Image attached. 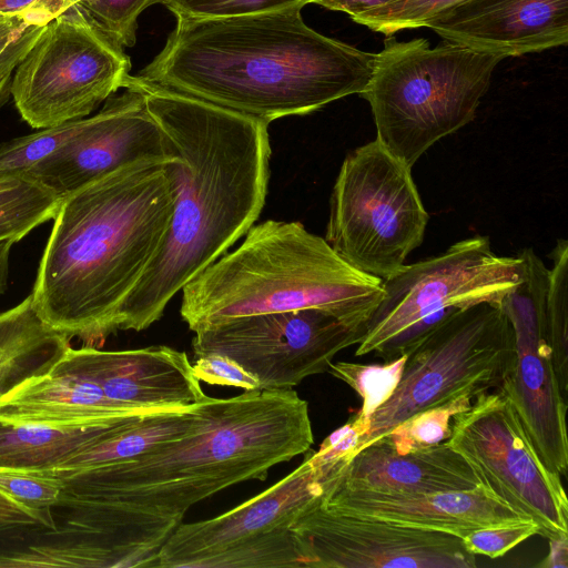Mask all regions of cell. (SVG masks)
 <instances>
[{
	"label": "cell",
	"mask_w": 568,
	"mask_h": 568,
	"mask_svg": "<svg viewBox=\"0 0 568 568\" xmlns=\"http://www.w3.org/2000/svg\"><path fill=\"white\" fill-rule=\"evenodd\" d=\"M314 443L308 403L293 389L207 396L187 433L130 459L63 479L64 529L113 550L129 567H155L160 549L196 503Z\"/></svg>",
	"instance_id": "obj_1"
},
{
	"label": "cell",
	"mask_w": 568,
	"mask_h": 568,
	"mask_svg": "<svg viewBox=\"0 0 568 568\" xmlns=\"http://www.w3.org/2000/svg\"><path fill=\"white\" fill-rule=\"evenodd\" d=\"M135 87L175 154V203L164 241L126 298L120 331L158 322L170 301L254 225L267 194L268 123L212 103Z\"/></svg>",
	"instance_id": "obj_2"
},
{
	"label": "cell",
	"mask_w": 568,
	"mask_h": 568,
	"mask_svg": "<svg viewBox=\"0 0 568 568\" xmlns=\"http://www.w3.org/2000/svg\"><path fill=\"white\" fill-rule=\"evenodd\" d=\"M301 11L178 17L163 49L124 84L192 97L268 124L361 94L375 53L315 31Z\"/></svg>",
	"instance_id": "obj_3"
},
{
	"label": "cell",
	"mask_w": 568,
	"mask_h": 568,
	"mask_svg": "<svg viewBox=\"0 0 568 568\" xmlns=\"http://www.w3.org/2000/svg\"><path fill=\"white\" fill-rule=\"evenodd\" d=\"M175 186L169 163L126 164L64 195L31 293L39 316L85 346L120 331L126 298L170 226Z\"/></svg>",
	"instance_id": "obj_4"
},
{
	"label": "cell",
	"mask_w": 568,
	"mask_h": 568,
	"mask_svg": "<svg viewBox=\"0 0 568 568\" xmlns=\"http://www.w3.org/2000/svg\"><path fill=\"white\" fill-rule=\"evenodd\" d=\"M382 280L345 262L301 222L266 220L182 288L180 315L195 332L229 318L318 308L365 326Z\"/></svg>",
	"instance_id": "obj_5"
},
{
	"label": "cell",
	"mask_w": 568,
	"mask_h": 568,
	"mask_svg": "<svg viewBox=\"0 0 568 568\" xmlns=\"http://www.w3.org/2000/svg\"><path fill=\"white\" fill-rule=\"evenodd\" d=\"M505 58L444 41L387 36L359 94L372 111L376 140L413 168L436 142L470 123Z\"/></svg>",
	"instance_id": "obj_6"
},
{
	"label": "cell",
	"mask_w": 568,
	"mask_h": 568,
	"mask_svg": "<svg viewBox=\"0 0 568 568\" xmlns=\"http://www.w3.org/2000/svg\"><path fill=\"white\" fill-rule=\"evenodd\" d=\"M348 464L323 449L274 485L216 517L181 523L158 554L162 568H305L292 525L321 503Z\"/></svg>",
	"instance_id": "obj_7"
},
{
	"label": "cell",
	"mask_w": 568,
	"mask_h": 568,
	"mask_svg": "<svg viewBox=\"0 0 568 568\" xmlns=\"http://www.w3.org/2000/svg\"><path fill=\"white\" fill-rule=\"evenodd\" d=\"M519 282L518 256L497 255L481 235L404 264L382 280L383 297L355 355L375 353L384 362L407 355L458 311L483 302L500 303Z\"/></svg>",
	"instance_id": "obj_8"
},
{
	"label": "cell",
	"mask_w": 568,
	"mask_h": 568,
	"mask_svg": "<svg viewBox=\"0 0 568 568\" xmlns=\"http://www.w3.org/2000/svg\"><path fill=\"white\" fill-rule=\"evenodd\" d=\"M515 356L514 331L500 303L458 311L406 355L396 388L371 415L356 453L416 414L500 388Z\"/></svg>",
	"instance_id": "obj_9"
},
{
	"label": "cell",
	"mask_w": 568,
	"mask_h": 568,
	"mask_svg": "<svg viewBox=\"0 0 568 568\" xmlns=\"http://www.w3.org/2000/svg\"><path fill=\"white\" fill-rule=\"evenodd\" d=\"M427 223L412 168L376 139L345 156L324 236L345 262L385 280L423 243Z\"/></svg>",
	"instance_id": "obj_10"
},
{
	"label": "cell",
	"mask_w": 568,
	"mask_h": 568,
	"mask_svg": "<svg viewBox=\"0 0 568 568\" xmlns=\"http://www.w3.org/2000/svg\"><path fill=\"white\" fill-rule=\"evenodd\" d=\"M130 71L124 49L74 6L45 24L14 69L10 95L21 118L41 130L89 116Z\"/></svg>",
	"instance_id": "obj_11"
},
{
	"label": "cell",
	"mask_w": 568,
	"mask_h": 568,
	"mask_svg": "<svg viewBox=\"0 0 568 568\" xmlns=\"http://www.w3.org/2000/svg\"><path fill=\"white\" fill-rule=\"evenodd\" d=\"M446 443L468 463L480 486L532 520L540 536H568L561 478L542 463L500 388L477 395L456 414Z\"/></svg>",
	"instance_id": "obj_12"
},
{
	"label": "cell",
	"mask_w": 568,
	"mask_h": 568,
	"mask_svg": "<svg viewBox=\"0 0 568 568\" xmlns=\"http://www.w3.org/2000/svg\"><path fill=\"white\" fill-rule=\"evenodd\" d=\"M365 326L304 308L229 318L194 332V357L226 356L252 374L263 390L292 389L308 376L327 372L341 351L358 345Z\"/></svg>",
	"instance_id": "obj_13"
},
{
	"label": "cell",
	"mask_w": 568,
	"mask_h": 568,
	"mask_svg": "<svg viewBox=\"0 0 568 568\" xmlns=\"http://www.w3.org/2000/svg\"><path fill=\"white\" fill-rule=\"evenodd\" d=\"M520 282L500 302L514 331L515 361L500 389L549 470L567 476V399L545 337L549 268L534 252L518 253Z\"/></svg>",
	"instance_id": "obj_14"
},
{
	"label": "cell",
	"mask_w": 568,
	"mask_h": 568,
	"mask_svg": "<svg viewBox=\"0 0 568 568\" xmlns=\"http://www.w3.org/2000/svg\"><path fill=\"white\" fill-rule=\"evenodd\" d=\"M292 530L305 568H474L462 538L322 506L304 511Z\"/></svg>",
	"instance_id": "obj_15"
},
{
	"label": "cell",
	"mask_w": 568,
	"mask_h": 568,
	"mask_svg": "<svg viewBox=\"0 0 568 568\" xmlns=\"http://www.w3.org/2000/svg\"><path fill=\"white\" fill-rule=\"evenodd\" d=\"M124 89L89 116L74 139L24 174L63 197L126 164L175 160L166 135L146 108L144 92Z\"/></svg>",
	"instance_id": "obj_16"
},
{
	"label": "cell",
	"mask_w": 568,
	"mask_h": 568,
	"mask_svg": "<svg viewBox=\"0 0 568 568\" xmlns=\"http://www.w3.org/2000/svg\"><path fill=\"white\" fill-rule=\"evenodd\" d=\"M51 369L97 384L108 398L134 412L187 407L207 396L186 353L164 345L124 351L70 346Z\"/></svg>",
	"instance_id": "obj_17"
},
{
	"label": "cell",
	"mask_w": 568,
	"mask_h": 568,
	"mask_svg": "<svg viewBox=\"0 0 568 568\" xmlns=\"http://www.w3.org/2000/svg\"><path fill=\"white\" fill-rule=\"evenodd\" d=\"M445 41L503 58L568 42V0H463L424 26Z\"/></svg>",
	"instance_id": "obj_18"
},
{
	"label": "cell",
	"mask_w": 568,
	"mask_h": 568,
	"mask_svg": "<svg viewBox=\"0 0 568 568\" xmlns=\"http://www.w3.org/2000/svg\"><path fill=\"white\" fill-rule=\"evenodd\" d=\"M322 506L459 538L478 529L530 520L480 485L465 491L392 494L337 483L323 498Z\"/></svg>",
	"instance_id": "obj_19"
},
{
	"label": "cell",
	"mask_w": 568,
	"mask_h": 568,
	"mask_svg": "<svg viewBox=\"0 0 568 568\" xmlns=\"http://www.w3.org/2000/svg\"><path fill=\"white\" fill-rule=\"evenodd\" d=\"M338 484L392 494L465 491L479 486L471 467L446 442L399 454L385 436L352 457Z\"/></svg>",
	"instance_id": "obj_20"
},
{
	"label": "cell",
	"mask_w": 568,
	"mask_h": 568,
	"mask_svg": "<svg viewBox=\"0 0 568 568\" xmlns=\"http://www.w3.org/2000/svg\"><path fill=\"white\" fill-rule=\"evenodd\" d=\"M138 413L143 412L116 404L97 384L52 369L0 398V418L11 423L85 427Z\"/></svg>",
	"instance_id": "obj_21"
},
{
	"label": "cell",
	"mask_w": 568,
	"mask_h": 568,
	"mask_svg": "<svg viewBox=\"0 0 568 568\" xmlns=\"http://www.w3.org/2000/svg\"><path fill=\"white\" fill-rule=\"evenodd\" d=\"M70 337L38 314L32 295L0 313V398L26 379L48 373L70 347Z\"/></svg>",
	"instance_id": "obj_22"
},
{
	"label": "cell",
	"mask_w": 568,
	"mask_h": 568,
	"mask_svg": "<svg viewBox=\"0 0 568 568\" xmlns=\"http://www.w3.org/2000/svg\"><path fill=\"white\" fill-rule=\"evenodd\" d=\"M120 418L85 427L11 423L0 418V468L52 471L102 437Z\"/></svg>",
	"instance_id": "obj_23"
},
{
	"label": "cell",
	"mask_w": 568,
	"mask_h": 568,
	"mask_svg": "<svg viewBox=\"0 0 568 568\" xmlns=\"http://www.w3.org/2000/svg\"><path fill=\"white\" fill-rule=\"evenodd\" d=\"M61 196L27 174L0 180V242H18L52 220Z\"/></svg>",
	"instance_id": "obj_24"
},
{
	"label": "cell",
	"mask_w": 568,
	"mask_h": 568,
	"mask_svg": "<svg viewBox=\"0 0 568 568\" xmlns=\"http://www.w3.org/2000/svg\"><path fill=\"white\" fill-rule=\"evenodd\" d=\"M552 266L545 307V337L564 397L568 396V242L559 239L550 253Z\"/></svg>",
	"instance_id": "obj_25"
},
{
	"label": "cell",
	"mask_w": 568,
	"mask_h": 568,
	"mask_svg": "<svg viewBox=\"0 0 568 568\" xmlns=\"http://www.w3.org/2000/svg\"><path fill=\"white\" fill-rule=\"evenodd\" d=\"M405 362L406 355L384 364L364 365L342 361L329 364L327 372L349 385L362 398L361 409L355 417L366 427V432L371 415L396 388Z\"/></svg>",
	"instance_id": "obj_26"
},
{
	"label": "cell",
	"mask_w": 568,
	"mask_h": 568,
	"mask_svg": "<svg viewBox=\"0 0 568 568\" xmlns=\"http://www.w3.org/2000/svg\"><path fill=\"white\" fill-rule=\"evenodd\" d=\"M473 399L463 397L416 414L398 424L385 437L399 454L444 443L450 434L452 418L467 409Z\"/></svg>",
	"instance_id": "obj_27"
},
{
	"label": "cell",
	"mask_w": 568,
	"mask_h": 568,
	"mask_svg": "<svg viewBox=\"0 0 568 568\" xmlns=\"http://www.w3.org/2000/svg\"><path fill=\"white\" fill-rule=\"evenodd\" d=\"M460 1L463 0H390L351 19L387 37L402 30L423 28L437 13Z\"/></svg>",
	"instance_id": "obj_28"
},
{
	"label": "cell",
	"mask_w": 568,
	"mask_h": 568,
	"mask_svg": "<svg viewBox=\"0 0 568 568\" xmlns=\"http://www.w3.org/2000/svg\"><path fill=\"white\" fill-rule=\"evenodd\" d=\"M162 0H84L77 6L108 39L124 49L135 44L138 19Z\"/></svg>",
	"instance_id": "obj_29"
},
{
	"label": "cell",
	"mask_w": 568,
	"mask_h": 568,
	"mask_svg": "<svg viewBox=\"0 0 568 568\" xmlns=\"http://www.w3.org/2000/svg\"><path fill=\"white\" fill-rule=\"evenodd\" d=\"M63 486V479L51 471L0 468V489L32 508L55 507Z\"/></svg>",
	"instance_id": "obj_30"
},
{
	"label": "cell",
	"mask_w": 568,
	"mask_h": 568,
	"mask_svg": "<svg viewBox=\"0 0 568 568\" xmlns=\"http://www.w3.org/2000/svg\"><path fill=\"white\" fill-rule=\"evenodd\" d=\"M311 0H162L178 17H227L292 7L303 8Z\"/></svg>",
	"instance_id": "obj_31"
},
{
	"label": "cell",
	"mask_w": 568,
	"mask_h": 568,
	"mask_svg": "<svg viewBox=\"0 0 568 568\" xmlns=\"http://www.w3.org/2000/svg\"><path fill=\"white\" fill-rule=\"evenodd\" d=\"M534 535H539V527L532 520H528L478 529L464 536L462 540L466 549L475 556L484 555L495 559Z\"/></svg>",
	"instance_id": "obj_32"
},
{
	"label": "cell",
	"mask_w": 568,
	"mask_h": 568,
	"mask_svg": "<svg viewBox=\"0 0 568 568\" xmlns=\"http://www.w3.org/2000/svg\"><path fill=\"white\" fill-rule=\"evenodd\" d=\"M45 24L17 16L0 19V77L14 71Z\"/></svg>",
	"instance_id": "obj_33"
},
{
	"label": "cell",
	"mask_w": 568,
	"mask_h": 568,
	"mask_svg": "<svg viewBox=\"0 0 568 568\" xmlns=\"http://www.w3.org/2000/svg\"><path fill=\"white\" fill-rule=\"evenodd\" d=\"M194 375L210 385L233 386L244 390H257L258 381L235 361L219 354L194 357Z\"/></svg>",
	"instance_id": "obj_34"
},
{
	"label": "cell",
	"mask_w": 568,
	"mask_h": 568,
	"mask_svg": "<svg viewBox=\"0 0 568 568\" xmlns=\"http://www.w3.org/2000/svg\"><path fill=\"white\" fill-rule=\"evenodd\" d=\"M11 527L58 529L51 509L29 507L0 489V528Z\"/></svg>",
	"instance_id": "obj_35"
},
{
	"label": "cell",
	"mask_w": 568,
	"mask_h": 568,
	"mask_svg": "<svg viewBox=\"0 0 568 568\" xmlns=\"http://www.w3.org/2000/svg\"><path fill=\"white\" fill-rule=\"evenodd\" d=\"M0 14L48 23L55 18L53 0H0Z\"/></svg>",
	"instance_id": "obj_36"
},
{
	"label": "cell",
	"mask_w": 568,
	"mask_h": 568,
	"mask_svg": "<svg viewBox=\"0 0 568 568\" xmlns=\"http://www.w3.org/2000/svg\"><path fill=\"white\" fill-rule=\"evenodd\" d=\"M390 0H311V3L322 6L328 10L347 13L353 18L359 13L375 9Z\"/></svg>",
	"instance_id": "obj_37"
},
{
	"label": "cell",
	"mask_w": 568,
	"mask_h": 568,
	"mask_svg": "<svg viewBox=\"0 0 568 568\" xmlns=\"http://www.w3.org/2000/svg\"><path fill=\"white\" fill-rule=\"evenodd\" d=\"M549 551L546 558L538 564L542 568H567L568 567V536L548 539Z\"/></svg>",
	"instance_id": "obj_38"
},
{
	"label": "cell",
	"mask_w": 568,
	"mask_h": 568,
	"mask_svg": "<svg viewBox=\"0 0 568 568\" xmlns=\"http://www.w3.org/2000/svg\"><path fill=\"white\" fill-rule=\"evenodd\" d=\"M13 72L0 77V108L6 103L10 95V84Z\"/></svg>",
	"instance_id": "obj_39"
},
{
	"label": "cell",
	"mask_w": 568,
	"mask_h": 568,
	"mask_svg": "<svg viewBox=\"0 0 568 568\" xmlns=\"http://www.w3.org/2000/svg\"><path fill=\"white\" fill-rule=\"evenodd\" d=\"M84 0H54L57 14H61L71 7L79 6Z\"/></svg>",
	"instance_id": "obj_40"
},
{
	"label": "cell",
	"mask_w": 568,
	"mask_h": 568,
	"mask_svg": "<svg viewBox=\"0 0 568 568\" xmlns=\"http://www.w3.org/2000/svg\"><path fill=\"white\" fill-rule=\"evenodd\" d=\"M4 17H8V16H2V14H0V19H2V18H4ZM11 17H12V16H11Z\"/></svg>",
	"instance_id": "obj_41"
}]
</instances>
